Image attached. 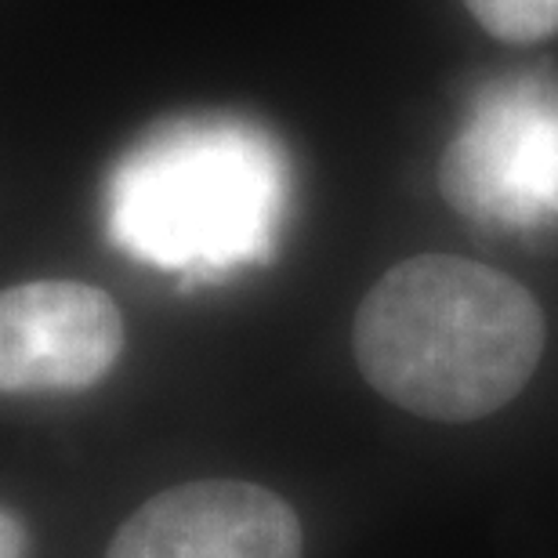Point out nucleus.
<instances>
[{"mask_svg":"<svg viewBox=\"0 0 558 558\" xmlns=\"http://www.w3.org/2000/svg\"><path fill=\"white\" fill-rule=\"evenodd\" d=\"M439 189L478 226H558V84L511 76L478 95L442 153Z\"/></svg>","mask_w":558,"mask_h":558,"instance_id":"obj_3","label":"nucleus"},{"mask_svg":"<svg viewBox=\"0 0 558 558\" xmlns=\"http://www.w3.org/2000/svg\"><path fill=\"white\" fill-rule=\"evenodd\" d=\"M0 537H4V548H0V555H4V558H19L22 555V522L11 515V508H4V526H0Z\"/></svg>","mask_w":558,"mask_h":558,"instance_id":"obj_7","label":"nucleus"},{"mask_svg":"<svg viewBox=\"0 0 558 558\" xmlns=\"http://www.w3.org/2000/svg\"><path fill=\"white\" fill-rule=\"evenodd\" d=\"M544 338V312L519 279L453 254H417L363 298L352 349L388 403L468 424L505 410L530 385Z\"/></svg>","mask_w":558,"mask_h":558,"instance_id":"obj_1","label":"nucleus"},{"mask_svg":"<svg viewBox=\"0 0 558 558\" xmlns=\"http://www.w3.org/2000/svg\"><path fill=\"white\" fill-rule=\"evenodd\" d=\"M117 301L76 279H33L0 294V388L8 396L84 392L124 352Z\"/></svg>","mask_w":558,"mask_h":558,"instance_id":"obj_4","label":"nucleus"},{"mask_svg":"<svg viewBox=\"0 0 558 558\" xmlns=\"http://www.w3.org/2000/svg\"><path fill=\"white\" fill-rule=\"evenodd\" d=\"M287 153L254 120L210 113L156 124L106 182V232L128 258L221 279L272 254Z\"/></svg>","mask_w":558,"mask_h":558,"instance_id":"obj_2","label":"nucleus"},{"mask_svg":"<svg viewBox=\"0 0 558 558\" xmlns=\"http://www.w3.org/2000/svg\"><path fill=\"white\" fill-rule=\"evenodd\" d=\"M305 533L283 497L240 478H199L149 497L106 558H301Z\"/></svg>","mask_w":558,"mask_h":558,"instance_id":"obj_5","label":"nucleus"},{"mask_svg":"<svg viewBox=\"0 0 558 558\" xmlns=\"http://www.w3.org/2000/svg\"><path fill=\"white\" fill-rule=\"evenodd\" d=\"M489 37L537 44L558 33V0H464Z\"/></svg>","mask_w":558,"mask_h":558,"instance_id":"obj_6","label":"nucleus"}]
</instances>
